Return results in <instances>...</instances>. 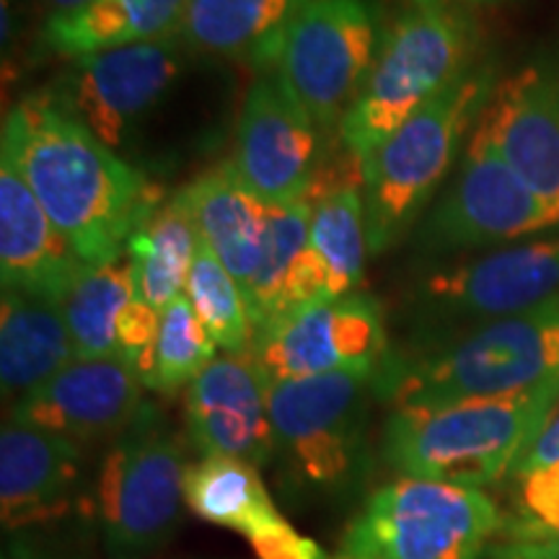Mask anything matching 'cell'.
Masks as SVG:
<instances>
[{
    "label": "cell",
    "mask_w": 559,
    "mask_h": 559,
    "mask_svg": "<svg viewBox=\"0 0 559 559\" xmlns=\"http://www.w3.org/2000/svg\"><path fill=\"white\" fill-rule=\"evenodd\" d=\"M185 443L166 417L145 402L115 438L99 472V515L109 559H145L181 519Z\"/></svg>",
    "instance_id": "ba28073f"
},
{
    "label": "cell",
    "mask_w": 559,
    "mask_h": 559,
    "mask_svg": "<svg viewBox=\"0 0 559 559\" xmlns=\"http://www.w3.org/2000/svg\"><path fill=\"white\" fill-rule=\"evenodd\" d=\"M185 502L202 521L241 534L257 559H334L290 526L260 466L234 456H202L185 469Z\"/></svg>",
    "instance_id": "e0dca14e"
},
{
    "label": "cell",
    "mask_w": 559,
    "mask_h": 559,
    "mask_svg": "<svg viewBox=\"0 0 559 559\" xmlns=\"http://www.w3.org/2000/svg\"><path fill=\"white\" fill-rule=\"evenodd\" d=\"M311 200V251L324 270L326 290L330 298L349 296L360 285L370 251L362 187H337Z\"/></svg>",
    "instance_id": "83f0119b"
},
{
    "label": "cell",
    "mask_w": 559,
    "mask_h": 559,
    "mask_svg": "<svg viewBox=\"0 0 559 559\" xmlns=\"http://www.w3.org/2000/svg\"><path fill=\"white\" fill-rule=\"evenodd\" d=\"M3 158L37 194L86 264L117 260L164 192L70 117L50 91H32L5 111Z\"/></svg>",
    "instance_id": "6da1fadb"
},
{
    "label": "cell",
    "mask_w": 559,
    "mask_h": 559,
    "mask_svg": "<svg viewBox=\"0 0 559 559\" xmlns=\"http://www.w3.org/2000/svg\"><path fill=\"white\" fill-rule=\"evenodd\" d=\"M181 37L140 41L70 60L47 91L107 148H120L187 66Z\"/></svg>",
    "instance_id": "8fae6325"
},
{
    "label": "cell",
    "mask_w": 559,
    "mask_h": 559,
    "mask_svg": "<svg viewBox=\"0 0 559 559\" xmlns=\"http://www.w3.org/2000/svg\"><path fill=\"white\" fill-rule=\"evenodd\" d=\"M81 3H86V0H41V5H45L47 16H58V13H68V11L79 9Z\"/></svg>",
    "instance_id": "e575fe53"
},
{
    "label": "cell",
    "mask_w": 559,
    "mask_h": 559,
    "mask_svg": "<svg viewBox=\"0 0 559 559\" xmlns=\"http://www.w3.org/2000/svg\"><path fill=\"white\" fill-rule=\"evenodd\" d=\"M502 526L479 487L400 477L362 502L334 559H481Z\"/></svg>",
    "instance_id": "52a82bcc"
},
{
    "label": "cell",
    "mask_w": 559,
    "mask_h": 559,
    "mask_svg": "<svg viewBox=\"0 0 559 559\" xmlns=\"http://www.w3.org/2000/svg\"><path fill=\"white\" fill-rule=\"evenodd\" d=\"M487 555L489 559H559V536L519 519L502 526V542L489 547Z\"/></svg>",
    "instance_id": "1f68e13d"
},
{
    "label": "cell",
    "mask_w": 559,
    "mask_h": 559,
    "mask_svg": "<svg viewBox=\"0 0 559 559\" xmlns=\"http://www.w3.org/2000/svg\"><path fill=\"white\" fill-rule=\"evenodd\" d=\"M419 309L474 324L559 309V239L510 243L436 270L419 283Z\"/></svg>",
    "instance_id": "4fadbf2b"
},
{
    "label": "cell",
    "mask_w": 559,
    "mask_h": 559,
    "mask_svg": "<svg viewBox=\"0 0 559 559\" xmlns=\"http://www.w3.org/2000/svg\"><path fill=\"white\" fill-rule=\"evenodd\" d=\"M215 345L187 293L174 298L160 311V324L153 345L151 366L145 370V389L174 396L181 386H190L198 376L215 360Z\"/></svg>",
    "instance_id": "f546056e"
},
{
    "label": "cell",
    "mask_w": 559,
    "mask_h": 559,
    "mask_svg": "<svg viewBox=\"0 0 559 559\" xmlns=\"http://www.w3.org/2000/svg\"><path fill=\"white\" fill-rule=\"evenodd\" d=\"M138 298L135 272L128 254L91 264L60 300L79 360L122 358L117 324L130 300Z\"/></svg>",
    "instance_id": "484cf974"
},
{
    "label": "cell",
    "mask_w": 559,
    "mask_h": 559,
    "mask_svg": "<svg viewBox=\"0 0 559 559\" xmlns=\"http://www.w3.org/2000/svg\"><path fill=\"white\" fill-rule=\"evenodd\" d=\"M521 510V519L551 536H559V466L523 474Z\"/></svg>",
    "instance_id": "4dcf8cb0"
},
{
    "label": "cell",
    "mask_w": 559,
    "mask_h": 559,
    "mask_svg": "<svg viewBox=\"0 0 559 559\" xmlns=\"http://www.w3.org/2000/svg\"><path fill=\"white\" fill-rule=\"evenodd\" d=\"M3 559H75L68 551H60L52 544H45L41 539H34V536H24L21 531L9 536L3 547Z\"/></svg>",
    "instance_id": "836d02e7"
},
{
    "label": "cell",
    "mask_w": 559,
    "mask_h": 559,
    "mask_svg": "<svg viewBox=\"0 0 559 559\" xmlns=\"http://www.w3.org/2000/svg\"><path fill=\"white\" fill-rule=\"evenodd\" d=\"M91 264L55 226L37 194L0 156V280L3 290L60 300Z\"/></svg>",
    "instance_id": "d6986e66"
},
{
    "label": "cell",
    "mask_w": 559,
    "mask_h": 559,
    "mask_svg": "<svg viewBox=\"0 0 559 559\" xmlns=\"http://www.w3.org/2000/svg\"><path fill=\"white\" fill-rule=\"evenodd\" d=\"M386 355L383 309L362 293L300 306L257 334L251 347V358L267 381L326 373L376 376Z\"/></svg>",
    "instance_id": "7c38bea8"
},
{
    "label": "cell",
    "mask_w": 559,
    "mask_h": 559,
    "mask_svg": "<svg viewBox=\"0 0 559 559\" xmlns=\"http://www.w3.org/2000/svg\"><path fill=\"white\" fill-rule=\"evenodd\" d=\"M549 466H559V400L551 407L549 417L544 419L542 430L536 432V438L531 440L526 453L519 459V464L513 466L515 477L536 472V469H549Z\"/></svg>",
    "instance_id": "d6a6232c"
},
{
    "label": "cell",
    "mask_w": 559,
    "mask_h": 559,
    "mask_svg": "<svg viewBox=\"0 0 559 559\" xmlns=\"http://www.w3.org/2000/svg\"><path fill=\"white\" fill-rule=\"evenodd\" d=\"M313 0H190L179 37L192 55L277 68L285 39Z\"/></svg>",
    "instance_id": "44dd1931"
},
{
    "label": "cell",
    "mask_w": 559,
    "mask_h": 559,
    "mask_svg": "<svg viewBox=\"0 0 559 559\" xmlns=\"http://www.w3.org/2000/svg\"><path fill=\"white\" fill-rule=\"evenodd\" d=\"M379 21L366 0H313L285 39L277 79L317 130L337 128L379 55Z\"/></svg>",
    "instance_id": "9c48e42d"
},
{
    "label": "cell",
    "mask_w": 559,
    "mask_h": 559,
    "mask_svg": "<svg viewBox=\"0 0 559 559\" xmlns=\"http://www.w3.org/2000/svg\"><path fill=\"white\" fill-rule=\"evenodd\" d=\"M270 381L249 355L215 358L187 386L185 428L202 456H234L254 466L275 459Z\"/></svg>",
    "instance_id": "9a60e30c"
},
{
    "label": "cell",
    "mask_w": 559,
    "mask_h": 559,
    "mask_svg": "<svg viewBox=\"0 0 559 559\" xmlns=\"http://www.w3.org/2000/svg\"><path fill=\"white\" fill-rule=\"evenodd\" d=\"M557 400L559 386H542L391 407L381 430V459L402 477L492 485L513 472Z\"/></svg>",
    "instance_id": "7a4b0ae2"
},
{
    "label": "cell",
    "mask_w": 559,
    "mask_h": 559,
    "mask_svg": "<svg viewBox=\"0 0 559 559\" xmlns=\"http://www.w3.org/2000/svg\"><path fill=\"white\" fill-rule=\"evenodd\" d=\"M83 445L29 425L5 423L0 432V508L3 528L50 523L73 508Z\"/></svg>",
    "instance_id": "ffe728a7"
},
{
    "label": "cell",
    "mask_w": 559,
    "mask_h": 559,
    "mask_svg": "<svg viewBox=\"0 0 559 559\" xmlns=\"http://www.w3.org/2000/svg\"><path fill=\"white\" fill-rule=\"evenodd\" d=\"M559 226L547 205L519 179L477 122L456 179L419 226V247L432 254L500 247Z\"/></svg>",
    "instance_id": "30bf717a"
},
{
    "label": "cell",
    "mask_w": 559,
    "mask_h": 559,
    "mask_svg": "<svg viewBox=\"0 0 559 559\" xmlns=\"http://www.w3.org/2000/svg\"><path fill=\"white\" fill-rule=\"evenodd\" d=\"M79 360L58 300L3 290L0 304V383L21 400Z\"/></svg>",
    "instance_id": "cb8c5ba5"
},
{
    "label": "cell",
    "mask_w": 559,
    "mask_h": 559,
    "mask_svg": "<svg viewBox=\"0 0 559 559\" xmlns=\"http://www.w3.org/2000/svg\"><path fill=\"white\" fill-rule=\"evenodd\" d=\"M479 124L559 223V75L526 66L495 86Z\"/></svg>",
    "instance_id": "ac0fdd59"
},
{
    "label": "cell",
    "mask_w": 559,
    "mask_h": 559,
    "mask_svg": "<svg viewBox=\"0 0 559 559\" xmlns=\"http://www.w3.org/2000/svg\"><path fill=\"white\" fill-rule=\"evenodd\" d=\"M234 166L264 205L309 198L319 169V130L277 75L254 81L243 99Z\"/></svg>",
    "instance_id": "5bb4252c"
},
{
    "label": "cell",
    "mask_w": 559,
    "mask_h": 559,
    "mask_svg": "<svg viewBox=\"0 0 559 559\" xmlns=\"http://www.w3.org/2000/svg\"><path fill=\"white\" fill-rule=\"evenodd\" d=\"M198 247L200 234L177 194L160 202L140 223L124 249L135 272L138 298L156 311H164L185 293Z\"/></svg>",
    "instance_id": "d4e9b609"
},
{
    "label": "cell",
    "mask_w": 559,
    "mask_h": 559,
    "mask_svg": "<svg viewBox=\"0 0 559 559\" xmlns=\"http://www.w3.org/2000/svg\"><path fill=\"white\" fill-rule=\"evenodd\" d=\"M177 198L190 213L200 239L247 293L262 260L270 207L251 192L234 160L200 174L181 187Z\"/></svg>",
    "instance_id": "7402d4cb"
},
{
    "label": "cell",
    "mask_w": 559,
    "mask_h": 559,
    "mask_svg": "<svg viewBox=\"0 0 559 559\" xmlns=\"http://www.w3.org/2000/svg\"><path fill=\"white\" fill-rule=\"evenodd\" d=\"M495 91L492 66H474L415 111L362 164V205L370 254L400 243L443 185L466 132Z\"/></svg>",
    "instance_id": "5b68a950"
},
{
    "label": "cell",
    "mask_w": 559,
    "mask_h": 559,
    "mask_svg": "<svg viewBox=\"0 0 559 559\" xmlns=\"http://www.w3.org/2000/svg\"><path fill=\"white\" fill-rule=\"evenodd\" d=\"M376 376L270 381L275 456L290 498L345 500L368 477V404Z\"/></svg>",
    "instance_id": "8992f818"
},
{
    "label": "cell",
    "mask_w": 559,
    "mask_h": 559,
    "mask_svg": "<svg viewBox=\"0 0 559 559\" xmlns=\"http://www.w3.org/2000/svg\"><path fill=\"white\" fill-rule=\"evenodd\" d=\"M185 293L215 345L226 349V355L251 353L254 324H251L247 293L202 239L194 251Z\"/></svg>",
    "instance_id": "f1b7e54d"
},
{
    "label": "cell",
    "mask_w": 559,
    "mask_h": 559,
    "mask_svg": "<svg viewBox=\"0 0 559 559\" xmlns=\"http://www.w3.org/2000/svg\"><path fill=\"white\" fill-rule=\"evenodd\" d=\"M412 5H438V3H474V5H492L506 3V0H409Z\"/></svg>",
    "instance_id": "d590c367"
},
{
    "label": "cell",
    "mask_w": 559,
    "mask_h": 559,
    "mask_svg": "<svg viewBox=\"0 0 559 559\" xmlns=\"http://www.w3.org/2000/svg\"><path fill=\"white\" fill-rule=\"evenodd\" d=\"M190 0H86L79 9L47 16L41 47L58 58L179 37Z\"/></svg>",
    "instance_id": "603a6c76"
},
{
    "label": "cell",
    "mask_w": 559,
    "mask_h": 559,
    "mask_svg": "<svg viewBox=\"0 0 559 559\" xmlns=\"http://www.w3.org/2000/svg\"><path fill=\"white\" fill-rule=\"evenodd\" d=\"M479 29L464 3L412 5L386 34L358 102L340 124L342 148L370 158L391 132L474 68Z\"/></svg>",
    "instance_id": "277c9868"
},
{
    "label": "cell",
    "mask_w": 559,
    "mask_h": 559,
    "mask_svg": "<svg viewBox=\"0 0 559 559\" xmlns=\"http://www.w3.org/2000/svg\"><path fill=\"white\" fill-rule=\"evenodd\" d=\"M559 386V309L481 321L412 353L386 355L373 389L391 407Z\"/></svg>",
    "instance_id": "3957f363"
},
{
    "label": "cell",
    "mask_w": 559,
    "mask_h": 559,
    "mask_svg": "<svg viewBox=\"0 0 559 559\" xmlns=\"http://www.w3.org/2000/svg\"><path fill=\"white\" fill-rule=\"evenodd\" d=\"M143 381L122 358L75 360L13 402L11 423L86 445L117 438L143 407Z\"/></svg>",
    "instance_id": "2e32d148"
},
{
    "label": "cell",
    "mask_w": 559,
    "mask_h": 559,
    "mask_svg": "<svg viewBox=\"0 0 559 559\" xmlns=\"http://www.w3.org/2000/svg\"><path fill=\"white\" fill-rule=\"evenodd\" d=\"M311 198L267 210V239H264L262 260L247 288L254 337L288 313L293 275L311 241Z\"/></svg>",
    "instance_id": "4316f807"
}]
</instances>
